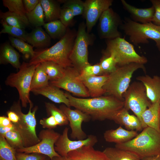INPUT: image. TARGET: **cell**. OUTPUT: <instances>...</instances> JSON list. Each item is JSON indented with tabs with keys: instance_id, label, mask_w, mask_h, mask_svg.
Listing matches in <instances>:
<instances>
[{
	"instance_id": "15",
	"label": "cell",
	"mask_w": 160,
	"mask_h": 160,
	"mask_svg": "<svg viewBox=\"0 0 160 160\" xmlns=\"http://www.w3.org/2000/svg\"><path fill=\"white\" fill-rule=\"evenodd\" d=\"M112 0H86L83 15L86 20L87 32L89 33L103 12L110 7Z\"/></svg>"
},
{
	"instance_id": "6",
	"label": "cell",
	"mask_w": 160,
	"mask_h": 160,
	"mask_svg": "<svg viewBox=\"0 0 160 160\" xmlns=\"http://www.w3.org/2000/svg\"><path fill=\"white\" fill-rule=\"evenodd\" d=\"M29 104V111L27 114H24L22 111L21 103L19 100L14 102L10 109L15 112L19 116L18 121L13 123L15 129L19 132L22 138L25 147L34 145L40 141L36 131V121L35 114L37 107L36 106L32 111L33 104L31 102Z\"/></svg>"
},
{
	"instance_id": "5",
	"label": "cell",
	"mask_w": 160,
	"mask_h": 160,
	"mask_svg": "<svg viewBox=\"0 0 160 160\" xmlns=\"http://www.w3.org/2000/svg\"><path fill=\"white\" fill-rule=\"evenodd\" d=\"M120 27L134 44L137 46L140 44H148V39H151L155 41L160 51V26L152 22L138 23L130 18L125 17Z\"/></svg>"
},
{
	"instance_id": "7",
	"label": "cell",
	"mask_w": 160,
	"mask_h": 160,
	"mask_svg": "<svg viewBox=\"0 0 160 160\" xmlns=\"http://www.w3.org/2000/svg\"><path fill=\"white\" fill-rule=\"evenodd\" d=\"M104 55H112L117 65L121 66L132 63L144 64L148 61L146 57L138 54L134 46L122 37L107 39Z\"/></svg>"
},
{
	"instance_id": "53",
	"label": "cell",
	"mask_w": 160,
	"mask_h": 160,
	"mask_svg": "<svg viewBox=\"0 0 160 160\" xmlns=\"http://www.w3.org/2000/svg\"><path fill=\"white\" fill-rule=\"evenodd\" d=\"M44 160H51L48 157H47Z\"/></svg>"
},
{
	"instance_id": "32",
	"label": "cell",
	"mask_w": 160,
	"mask_h": 160,
	"mask_svg": "<svg viewBox=\"0 0 160 160\" xmlns=\"http://www.w3.org/2000/svg\"><path fill=\"white\" fill-rule=\"evenodd\" d=\"M41 63L50 81L58 80L64 74L65 68L55 62L46 61Z\"/></svg>"
},
{
	"instance_id": "40",
	"label": "cell",
	"mask_w": 160,
	"mask_h": 160,
	"mask_svg": "<svg viewBox=\"0 0 160 160\" xmlns=\"http://www.w3.org/2000/svg\"><path fill=\"white\" fill-rule=\"evenodd\" d=\"M4 137L9 145L16 150L24 147L22 138L19 132L15 129L7 132Z\"/></svg>"
},
{
	"instance_id": "30",
	"label": "cell",
	"mask_w": 160,
	"mask_h": 160,
	"mask_svg": "<svg viewBox=\"0 0 160 160\" xmlns=\"http://www.w3.org/2000/svg\"><path fill=\"white\" fill-rule=\"evenodd\" d=\"M0 17L8 25L25 29L30 24L27 19L13 12L1 11Z\"/></svg>"
},
{
	"instance_id": "11",
	"label": "cell",
	"mask_w": 160,
	"mask_h": 160,
	"mask_svg": "<svg viewBox=\"0 0 160 160\" xmlns=\"http://www.w3.org/2000/svg\"><path fill=\"white\" fill-rule=\"evenodd\" d=\"M60 135L59 133L53 129H43L38 135L40 140L39 143L31 147L17 149L16 151L26 153L41 154L49 157L50 159L55 157L61 156L55 151L54 146Z\"/></svg>"
},
{
	"instance_id": "38",
	"label": "cell",
	"mask_w": 160,
	"mask_h": 160,
	"mask_svg": "<svg viewBox=\"0 0 160 160\" xmlns=\"http://www.w3.org/2000/svg\"><path fill=\"white\" fill-rule=\"evenodd\" d=\"M2 2L3 5L8 9L9 11L27 19L23 0H3Z\"/></svg>"
},
{
	"instance_id": "18",
	"label": "cell",
	"mask_w": 160,
	"mask_h": 160,
	"mask_svg": "<svg viewBox=\"0 0 160 160\" xmlns=\"http://www.w3.org/2000/svg\"><path fill=\"white\" fill-rule=\"evenodd\" d=\"M111 120L124 126L128 130L140 131L143 129L139 118L136 116L130 114L128 110L124 107L114 114Z\"/></svg>"
},
{
	"instance_id": "43",
	"label": "cell",
	"mask_w": 160,
	"mask_h": 160,
	"mask_svg": "<svg viewBox=\"0 0 160 160\" xmlns=\"http://www.w3.org/2000/svg\"><path fill=\"white\" fill-rule=\"evenodd\" d=\"M74 16L71 10L69 8L63 7L61 8L60 20L67 27L73 24Z\"/></svg>"
},
{
	"instance_id": "44",
	"label": "cell",
	"mask_w": 160,
	"mask_h": 160,
	"mask_svg": "<svg viewBox=\"0 0 160 160\" xmlns=\"http://www.w3.org/2000/svg\"><path fill=\"white\" fill-rule=\"evenodd\" d=\"M16 157L17 160H44L47 156L38 153H26L16 152Z\"/></svg>"
},
{
	"instance_id": "19",
	"label": "cell",
	"mask_w": 160,
	"mask_h": 160,
	"mask_svg": "<svg viewBox=\"0 0 160 160\" xmlns=\"http://www.w3.org/2000/svg\"><path fill=\"white\" fill-rule=\"evenodd\" d=\"M109 75L98 76L80 77L79 78L87 89L92 98L99 97L105 93L103 87L107 81Z\"/></svg>"
},
{
	"instance_id": "39",
	"label": "cell",
	"mask_w": 160,
	"mask_h": 160,
	"mask_svg": "<svg viewBox=\"0 0 160 160\" xmlns=\"http://www.w3.org/2000/svg\"><path fill=\"white\" fill-rule=\"evenodd\" d=\"M60 3L63 4V7L70 9L74 16L83 15L84 8V1L81 0H57Z\"/></svg>"
},
{
	"instance_id": "10",
	"label": "cell",
	"mask_w": 160,
	"mask_h": 160,
	"mask_svg": "<svg viewBox=\"0 0 160 160\" xmlns=\"http://www.w3.org/2000/svg\"><path fill=\"white\" fill-rule=\"evenodd\" d=\"M124 107L128 111L131 110L141 121L143 128L147 127L141 118L142 113L150 106L152 103L148 99L146 89L140 81L132 83L123 95Z\"/></svg>"
},
{
	"instance_id": "25",
	"label": "cell",
	"mask_w": 160,
	"mask_h": 160,
	"mask_svg": "<svg viewBox=\"0 0 160 160\" xmlns=\"http://www.w3.org/2000/svg\"><path fill=\"white\" fill-rule=\"evenodd\" d=\"M51 39L41 27H35L31 32L27 33L26 40L33 47L43 49L50 45Z\"/></svg>"
},
{
	"instance_id": "21",
	"label": "cell",
	"mask_w": 160,
	"mask_h": 160,
	"mask_svg": "<svg viewBox=\"0 0 160 160\" xmlns=\"http://www.w3.org/2000/svg\"><path fill=\"white\" fill-rule=\"evenodd\" d=\"M137 80L142 82L146 89L147 97L152 103L160 100V76L148 75L139 76Z\"/></svg>"
},
{
	"instance_id": "9",
	"label": "cell",
	"mask_w": 160,
	"mask_h": 160,
	"mask_svg": "<svg viewBox=\"0 0 160 160\" xmlns=\"http://www.w3.org/2000/svg\"><path fill=\"white\" fill-rule=\"evenodd\" d=\"M94 35L87 32L86 23H80L71 52L70 59L73 67L80 73L87 66L90 64L88 60V47L94 41Z\"/></svg>"
},
{
	"instance_id": "35",
	"label": "cell",
	"mask_w": 160,
	"mask_h": 160,
	"mask_svg": "<svg viewBox=\"0 0 160 160\" xmlns=\"http://www.w3.org/2000/svg\"><path fill=\"white\" fill-rule=\"evenodd\" d=\"M45 107L48 115L49 116H53L59 126H64L68 124L69 121L66 116L60 108L49 103H45Z\"/></svg>"
},
{
	"instance_id": "4",
	"label": "cell",
	"mask_w": 160,
	"mask_h": 160,
	"mask_svg": "<svg viewBox=\"0 0 160 160\" xmlns=\"http://www.w3.org/2000/svg\"><path fill=\"white\" fill-rule=\"evenodd\" d=\"M139 69L144 71V64L132 63L117 66L116 70L109 74L103 88L105 93L124 100V94L128 88L134 72Z\"/></svg>"
},
{
	"instance_id": "22",
	"label": "cell",
	"mask_w": 160,
	"mask_h": 160,
	"mask_svg": "<svg viewBox=\"0 0 160 160\" xmlns=\"http://www.w3.org/2000/svg\"><path fill=\"white\" fill-rule=\"evenodd\" d=\"M138 134L136 131L126 130L120 126L116 129L105 131L104 133V137L107 142L120 144L131 140Z\"/></svg>"
},
{
	"instance_id": "41",
	"label": "cell",
	"mask_w": 160,
	"mask_h": 160,
	"mask_svg": "<svg viewBox=\"0 0 160 160\" xmlns=\"http://www.w3.org/2000/svg\"><path fill=\"white\" fill-rule=\"evenodd\" d=\"M99 64L103 74H109L114 72L117 67L115 59L111 55H104Z\"/></svg>"
},
{
	"instance_id": "27",
	"label": "cell",
	"mask_w": 160,
	"mask_h": 160,
	"mask_svg": "<svg viewBox=\"0 0 160 160\" xmlns=\"http://www.w3.org/2000/svg\"><path fill=\"white\" fill-rule=\"evenodd\" d=\"M42 8L45 21L49 22L60 19V3L53 0H39Z\"/></svg>"
},
{
	"instance_id": "17",
	"label": "cell",
	"mask_w": 160,
	"mask_h": 160,
	"mask_svg": "<svg viewBox=\"0 0 160 160\" xmlns=\"http://www.w3.org/2000/svg\"><path fill=\"white\" fill-rule=\"evenodd\" d=\"M64 160H109L103 151L95 150L92 146H84L69 152Z\"/></svg>"
},
{
	"instance_id": "37",
	"label": "cell",
	"mask_w": 160,
	"mask_h": 160,
	"mask_svg": "<svg viewBox=\"0 0 160 160\" xmlns=\"http://www.w3.org/2000/svg\"><path fill=\"white\" fill-rule=\"evenodd\" d=\"M0 23L3 28L0 33L8 34L13 37L21 39L26 42L27 33L25 29L8 25L5 21L1 20Z\"/></svg>"
},
{
	"instance_id": "49",
	"label": "cell",
	"mask_w": 160,
	"mask_h": 160,
	"mask_svg": "<svg viewBox=\"0 0 160 160\" xmlns=\"http://www.w3.org/2000/svg\"><path fill=\"white\" fill-rule=\"evenodd\" d=\"M15 129V127L14 124H12L8 126L3 127L0 126V136H3L7 132Z\"/></svg>"
},
{
	"instance_id": "14",
	"label": "cell",
	"mask_w": 160,
	"mask_h": 160,
	"mask_svg": "<svg viewBox=\"0 0 160 160\" xmlns=\"http://www.w3.org/2000/svg\"><path fill=\"white\" fill-rule=\"evenodd\" d=\"M68 130L67 127L64 129L55 144V151L62 157H66L69 152L82 147H93L97 142V137L93 135H88L85 139L71 140L68 136Z\"/></svg>"
},
{
	"instance_id": "52",
	"label": "cell",
	"mask_w": 160,
	"mask_h": 160,
	"mask_svg": "<svg viewBox=\"0 0 160 160\" xmlns=\"http://www.w3.org/2000/svg\"><path fill=\"white\" fill-rule=\"evenodd\" d=\"M51 160H64V159L61 156H56L53 158V159H51Z\"/></svg>"
},
{
	"instance_id": "26",
	"label": "cell",
	"mask_w": 160,
	"mask_h": 160,
	"mask_svg": "<svg viewBox=\"0 0 160 160\" xmlns=\"http://www.w3.org/2000/svg\"><path fill=\"white\" fill-rule=\"evenodd\" d=\"M20 55L9 43L6 42L1 47L0 64L9 63L13 67L19 69L21 64L20 61Z\"/></svg>"
},
{
	"instance_id": "20",
	"label": "cell",
	"mask_w": 160,
	"mask_h": 160,
	"mask_svg": "<svg viewBox=\"0 0 160 160\" xmlns=\"http://www.w3.org/2000/svg\"><path fill=\"white\" fill-rule=\"evenodd\" d=\"M121 2L124 8L130 15L132 20L141 23L152 22L155 10L153 7L145 8H137L128 3L124 0Z\"/></svg>"
},
{
	"instance_id": "51",
	"label": "cell",
	"mask_w": 160,
	"mask_h": 160,
	"mask_svg": "<svg viewBox=\"0 0 160 160\" xmlns=\"http://www.w3.org/2000/svg\"><path fill=\"white\" fill-rule=\"evenodd\" d=\"M141 160H160V155L144 158Z\"/></svg>"
},
{
	"instance_id": "16",
	"label": "cell",
	"mask_w": 160,
	"mask_h": 160,
	"mask_svg": "<svg viewBox=\"0 0 160 160\" xmlns=\"http://www.w3.org/2000/svg\"><path fill=\"white\" fill-rule=\"evenodd\" d=\"M60 108L65 114L69 122L71 129V138L78 140L84 139L87 135L82 129L81 124L83 122L89 121L91 116L79 109H71L65 105H60Z\"/></svg>"
},
{
	"instance_id": "31",
	"label": "cell",
	"mask_w": 160,
	"mask_h": 160,
	"mask_svg": "<svg viewBox=\"0 0 160 160\" xmlns=\"http://www.w3.org/2000/svg\"><path fill=\"white\" fill-rule=\"evenodd\" d=\"M48 76L41 63H39L34 72L31 91L44 87L49 84Z\"/></svg>"
},
{
	"instance_id": "3",
	"label": "cell",
	"mask_w": 160,
	"mask_h": 160,
	"mask_svg": "<svg viewBox=\"0 0 160 160\" xmlns=\"http://www.w3.org/2000/svg\"><path fill=\"white\" fill-rule=\"evenodd\" d=\"M115 147L134 153L141 159L160 155V132L148 127L131 140Z\"/></svg>"
},
{
	"instance_id": "34",
	"label": "cell",
	"mask_w": 160,
	"mask_h": 160,
	"mask_svg": "<svg viewBox=\"0 0 160 160\" xmlns=\"http://www.w3.org/2000/svg\"><path fill=\"white\" fill-rule=\"evenodd\" d=\"M26 15L29 24L35 27H41L45 23L44 12L39 2L33 10L27 12Z\"/></svg>"
},
{
	"instance_id": "46",
	"label": "cell",
	"mask_w": 160,
	"mask_h": 160,
	"mask_svg": "<svg viewBox=\"0 0 160 160\" xmlns=\"http://www.w3.org/2000/svg\"><path fill=\"white\" fill-rule=\"evenodd\" d=\"M150 1L155 10L152 22L156 25L160 26V0H151Z\"/></svg>"
},
{
	"instance_id": "24",
	"label": "cell",
	"mask_w": 160,
	"mask_h": 160,
	"mask_svg": "<svg viewBox=\"0 0 160 160\" xmlns=\"http://www.w3.org/2000/svg\"><path fill=\"white\" fill-rule=\"evenodd\" d=\"M144 124L160 132V100L152 103L142 114Z\"/></svg>"
},
{
	"instance_id": "29",
	"label": "cell",
	"mask_w": 160,
	"mask_h": 160,
	"mask_svg": "<svg viewBox=\"0 0 160 160\" xmlns=\"http://www.w3.org/2000/svg\"><path fill=\"white\" fill-rule=\"evenodd\" d=\"M46 32L54 39H60L66 34L68 27L64 25L60 20L45 23L43 26Z\"/></svg>"
},
{
	"instance_id": "36",
	"label": "cell",
	"mask_w": 160,
	"mask_h": 160,
	"mask_svg": "<svg viewBox=\"0 0 160 160\" xmlns=\"http://www.w3.org/2000/svg\"><path fill=\"white\" fill-rule=\"evenodd\" d=\"M16 150L7 143L4 137L0 136V160H17Z\"/></svg>"
},
{
	"instance_id": "33",
	"label": "cell",
	"mask_w": 160,
	"mask_h": 160,
	"mask_svg": "<svg viewBox=\"0 0 160 160\" xmlns=\"http://www.w3.org/2000/svg\"><path fill=\"white\" fill-rule=\"evenodd\" d=\"M12 45L22 53L25 58L30 59L34 56L36 52L33 47L24 41L12 36L9 37Z\"/></svg>"
},
{
	"instance_id": "12",
	"label": "cell",
	"mask_w": 160,
	"mask_h": 160,
	"mask_svg": "<svg viewBox=\"0 0 160 160\" xmlns=\"http://www.w3.org/2000/svg\"><path fill=\"white\" fill-rule=\"evenodd\" d=\"M80 73L73 66L65 69L63 76L58 80L49 82V84L63 89L75 95L83 97L90 96L88 90L79 80Z\"/></svg>"
},
{
	"instance_id": "42",
	"label": "cell",
	"mask_w": 160,
	"mask_h": 160,
	"mask_svg": "<svg viewBox=\"0 0 160 160\" xmlns=\"http://www.w3.org/2000/svg\"><path fill=\"white\" fill-rule=\"evenodd\" d=\"M104 75L101 67L99 63L88 65L81 71L79 76L80 77H88L98 76Z\"/></svg>"
},
{
	"instance_id": "45",
	"label": "cell",
	"mask_w": 160,
	"mask_h": 160,
	"mask_svg": "<svg viewBox=\"0 0 160 160\" xmlns=\"http://www.w3.org/2000/svg\"><path fill=\"white\" fill-rule=\"evenodd\" d=\"M39 123L43 128L48 129H53L58 125L57 122L52 116L41 119Z\"/></svg>"
},
{
	"instance_id": "2",
	"label": "cell",
	"mask_w": 160,
	"mask_h": 160,
	"mask_svg": "<svg viewBox=\"0 0 160 160\" xmlns=\"http://www.w3.org/2000/svg\"><path fill=\"white\" fill-rule=\"evenodd\" d=\"M76 33L75 30L68 28L65 35L54 45L49 48L35 51L34 56L28 63L31 65H36L44 62L52 61L64 68L73 66L70 56Z\"/></svg>"
},
{
	"instance_id": "23",
	"label": "cell",
	"mask_w": 160,
	"mask_h": 160,
	"mask_svg": "<svg viewBox=\"0 0 160 160\" xmlns=\"http://www.w3.org/2000/svg\"><path fill=\"white\" fill-rule=\"evenodd\" d=\"M31 92L35 94L42 95L55 103H63L68 107H71L69 100L65 93L60 90V88L49 84L44 87Z\"/></svg>"
},
{
	"instance_id": "50",
	"label": "cell",
	"mask_w": 160,
	"mask_h": 160,
	"mask_svg": "<svg viewBox=\"0 0 160 160\" xmlns=\"http://www.w3.org/2000/svg\"><path fill=\"white\" fill-rule=\"evenodd\" d=\"M12 122L8 117L4 116L0 117V126L6 127L11 125Z\"/></svg>"
},
{
	"instance_id": "1",
	"label": "cell",
	"mask_w": 160,
	"mask_h": 160,
	"mask_svg": "<svg viewBox=\"0 0 160 160\" xmlns=\"http://www.w3.org/2000/svg\"><path fill=\"white\" fill-rule=\"evenodd\" d=\"M65 94L71 106L89 115L94 120H111L114 114L124 107V100L111 95L101 96L91 98H81Z\"/></svg>"
},
{
	"instance_id": "13",
	"label": "cell",
	"mask_w": 160,
	"mask_h": 160,
	"mask_svg": "<svg viewBox=\"0 0 160 160\" xmlns=\"http://www.w3.org/2000/svg\"><path fill=\"white\" fill-rule=\"evenodd\" d=\"M98 25V32L101 39H112L122 37L118 27L122 23L120 16L110 7L100 16Z\"/></svg>"
},
{
	"instance_id": "28",
	"label": "cell",
	"mask_w": 160,
	"mask_h": 160,
	"mask_svg": "<svg viewBox=\"0 0 160 160\" xmlns=\"http://www.w3.org/2000/svg\"><path fill=\"white\" fill-rule=\"evenodd\" d=\"M109 160H141L137 155L116 147H107L103 151Z\"/></svg>"
},
{
	"instance_id": "47",
	"label": "cell",
	"mask_w": 160,
	"mask_h": 160,
	"mask_svg": "<svg viewBox=\"0 0 160 160\" xmlns=\"http://www.w3.org/2000/svg\"><path fill=\"white\" fill-rule=\"evenodd\" d=\"M23 1L27 13L31 12L36 7L39 2V0H23Z\"/></svg>"
},
{
	"instance_id": "48",
	"label": "cell",
	"mask_w": 160,
	"mask_h": 160,
	"mask_svg": "<svg viewBox=\"0 0 160 160\" xmlns=\"http://www.w3.org/2000/svg\"><path fill=\"white\" fill-rule=\"evenodd\" d=\"M7 114L8 117L13 123H17L19 120L18 115L14 111L10 110L7 111Z\"/></svg>"
},
{
	"instance_id": "8",
	"label": "cell",
	"mask_w": 160,
	"mask_h": 160,
	"mask_svg": "<svg viewBox=\"0 0 160 160\" xmlns=\"http://www.w3.org/2000/svg\"><path fill=\"white\" fill-rule=\"evenodd\" d=\"M39 64L31 65L23 62L18 71L10 73L5 80L6 85L17 90L23 107L26 108L28 103L32 102L30 98L31 86L34 72Z\"/></svg>"
}]
</instances>
